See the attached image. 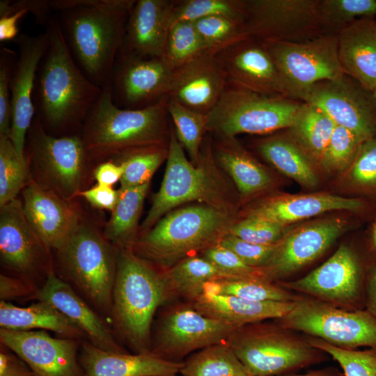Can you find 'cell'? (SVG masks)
Listing matches in <instances>:
<instances>
[{
	"label": "cell",
	"instance_id": "cell-16",
	"mask_svg": "<svg viewBox=\"0 0 376 376\" xmlns=\"http://www.w3.org/2000/svg\"><path fill=\"white\" fill-rule=\"evenodd\" d=\"M173 69L164 58H141L118 54L109 84L113 104L139 109L167 97Z\"/></svg>",
	"mask_w": 376,
	"mask_h": 376
},
{
	"label": "cell",
	"instance_id": "cell-26",
	"mask_svg": "<svg viewBox=\"0 0 376 376\" xmlns=\"http://www.w3.org/2000/svg\"><path fill=\"white\" fill-rule=\"evenodd\" d=\"M172 1L139 0L132 7L118 54L164 58Z\"/></svg>",
	"mask_w": 376,
	"mask_h": 376
},
{
	"label": "cell",
	"instance_id": "cell-14",
	"mask_svg": "<svg viewBox=\"0 0 376 376\" xmlns=\"http://www.w3.org/2000/svg\"><path fill=\"white\" fill-rule=\"evenodd\" d=\"M237 328L203 315L191 303L169 307L160 313L152 329L150 353L181 362L196 350L226 341Z\"/></svg>",
	"mask_w": 376,
	"mask_h": 376
},
{
	"label": "cell",
	"instance_id": "cell-18",
	"mask_svg": "<svg viewBox=\"0 0 376 376\" xmlns=\"http://www.w3.org/2000/svg\"><path fill=\"white\" fill-rule=\"evenodd\" d=\"M348 227L344 219L325 218L290 230L260 268L264 279L273 282L294 274L323 254Z\"/></svg>",
	"mask_w": 376,
	"mask_h": 376
},
{
	"label": "cell",
	"instance_id": "cell-63",
	"mask_svg": "<svg viewBox=\"0 0 376 376\" xmlns=\"http://www.w3.org/2000/svg\"><path fill=\"white\" fill-rule=\"evenodd\" d=\"M246 376H253V375H246Z\"/></svg>",
	"mask_w": 376,
	"mask_h": 376
},
{
	"label": "cell",
	"instance_id": "cell-2",
	"mask_svg": "<svg viewBox=\"0 0 376 376\" xmlns=\"http://www.w3.org/2000/svg\"><path fill=\"white\" fill-rule=\"evenodd\" d=\"M134 0H52L75 63L93 84H108Z\"/></svg>",
	"mask_w": 376,
	"mask_h": 376
},
{
	"label": "cell",
	"instance_id": "cell-15",
	"mask_svg": "<svg viewBox=\"0 0 376 376\" xmlns=\"http://www.w3.org/2000/svg\"><path fill=\"white\" fill-rule=\"evenodd\" d=\"M319 0H244V28L257 40L301 42L322 35Z\"/></svg>",
	"mask_w": 376,
	"mask_h": 376
},
{
	"label": "cell",
	"instance_id": "cell-28",
	"mask_svg": "<svg viewBox=\"0 0 376 376\" xmlns=\"http://www.w3.org/2000/svg\"><path fill=\"white\" fill-rule=\"evenodd\" d=\"M79 362L84 376H180L183 362L149 354L118 353L81 342Z\"/></svg>",
	"mask_w": 376,
	"mask_h": 376
},
{
	"label": "cell",
	"instance_id": "cell-36",
	"mask_svg": "<svg viewBox=\"0 0 376 376\" xmlns=\"http://www.w3.org/2000/svg\"><path fill=\"white\" fill-rule=\"evenodd\" d=\"M335 127V123L321 109L301 102L288 128L289 136L313 162L320 165Z\"/></svg>",
	"mask_w": 376,
	"mask_h": 376
},
{
	"label": "cell",
	"instance_id": "cell-34",
	"mask_svg": "<svg viewBox=\"0 0 376 376\" xmlns=\"http://www.w3.org/2000/svg\"><path fill=\"white\" fill-rule=\"evenodd\" d=\"M257 149L267 162L301 185L311 189L318 185L313 162L290 136L275 135L263 139Z\"/></svg>",
	"mask_w": 376,
	"mask_h": 376
},
{
	"label": "cell",
	"instance_id": "cell-4",
	"mask_svg": "<svg viewBox=\"0 0 376 376\" xmlns=\"http://www.w3.org/2000/svg\"><path fill=\"white\" fill-rule=\"evenodd\" d=\"M167 97L139 109H121L111 99L107 84L91 109L79 133L93 162L109 160L131 150L168 146Z\"/></svg>",
	"mask_w": 376,
	"mask_h": 376
},
{
	"label": "cell",
	"instance_id": "cell-59",
	"mask_svg": "<svg viewBox=\"0 0 376 376\" xmlns=\"http://www.w3.org/2000/svg\"><path fill=\"white\" fill-rule=\"evenodd\" d=\"M366 292L367 311L376 318V267L370 272Z\"/></svg>",
	"mask_w": 376,
	"mask_h": 376
},
{
	"label": "cell",
	"instance_id": "cell-62",
	"mask_svg": "<svg viewBox=\"0 0 376 376\" xmlns=\"http://www.w3.org/2000/svg\"><path fill=\"white\" fill-rule=\"evenodd\" d=\"M371 95H372L373 101H374V102H375V104L376 105V86L373 88V90L371 91Z\"/></svg>",
	"mask_w": 376,
	"mask_h": 376
},
{
	"label": "cell",
	"instance_id": "cell-12",
	"mask_svg": "<svg viewBox=\"0 0 376 376\" xmlns=\"http://www.w3.org/2000/svg\"><path fill=\"white\" fill-rule=\"evenodd\" d=\"M262 42L278 71L283 97L299 100L314 84L345 76L339 61L337 35L322 34L301 42Z\"/></svg>",
	"mask_w": 376,
	"mask_h": 376
},
{
	"label": "cell",
	"instance_id": "cell-35",
	"mask_svg": "<svg viewBox=\"0 0 376 376\" xmlns=\"http://www.w3.org/2000/svg\"><path fill=\"white\" fill-rule=\"evenodd\" d=\"M150 183L119 188L118 201L103 230L104 237L118 249H132L139 235V219Z\"/></svg>",
	"mask_w": 376,
	"mask_h": 376
},
{
	"label": "cell",
	"instance_id": "cell-10",
	"mask_svg": "<svg viewBox=\"0 0 376 376\" xmlns=\"http://www.w3.org/2000/svg\"><path fill=\"white\" fill-rule=\"evenodd\" d=\"M260 322L237 328L226 340L249 374L279 376L322 360L308 340Z\"/></svg>",
	"mask_w": 376,
	"mask_h": 376
},
{
	"label": "cell",
	"instance_id": "cell-49",
	"mask_svg": "<svg viewBox=\"0 0 376 376\" xmlns=\"http://www.w3.org/2000/svg\"><path fill=\"white\" fill-rule=\"evenodd\" d=\"M348 170V180L354 187L365 191L376 189V136L363 143Z\"/></svg>",
	"mask_w": 376,
	"mask_h": 376
},
{
	"label": "cell",
	"instance_id": "cell-44",
	"mask_svg": "<svg viewBox=\"0 0 376 376\" xmlns=\"http://www.w3.org/2000/svg\"><path fill=\"white\" fill-rule=\"evenodd\" d=\"M221 15L244 22V0L172 1L171 24Z\"/></svg>",
	"mask_w": 376,
	"mask_h": 376
},
{
	"label": "cell",
	"instance_id": "cell-45",
	"mask_svg": "<svg viewBox=\"0 0 376 376\" xmlns=\"http://www.w3.org/2000/svg\"><path fill=\"white\" fill-rule=\"evenodd\" d=\"M193 22L207 49L215 53L248 38L244 22L230 17L214 15Z\"/></svg>",
	"mask_w": 376,
	"mask_h": 376
},
{
	"label": "cell",
	"instance_id": "cell-46",
	"mask_svg": "<svg viewBox=\"0 0 376 376\" xmlns=\"http://www.w3.org/2000/svg\"><path fill=\"white\" fill-rule=\"evenodd\" d=\"M363 142L350 130L336 125L324 152L320 166L331 172L348 170Z\"/></svg>",
	"mask_w": 376,
	"mask_h": 376
},
{
	"label": "cell",
	"instance_id": "cell-54",
	"mask_svg": "<svg viewBox=\"0 0 376 376\" xmlns=\"http://www.w3.org/2000/svg\"><path fill=\"white\" fill-rule=\"evenodd\" d=\"M38 290L22 279L4 273L0 274L1 301L35 299Z\"/></svg>",
	"mask_w": 376,
	"mask_h": 376
},
{
	"label": "cell",
	"instance_id": "cell-31",
	"mask_svg": "<svg viewBox=\"0 0 376 376\" xmlns=\"http://www.w3.org/2000/svg\"><path fill=\"white\" fill-rule=\"evenodd\" d=\"M214 159L233 180L242 198H249L269 189L272 178L259 162L237 141L236 138H219L212 142Z\"/></svg>",
	"mask_w": 376,
	"mask_h": 376
},
{
	"label": "cell",
	"instance_id": "cell-21",
	"mask_svg": "<svg viewBox=\"0 0 376 376\" xmlns=\"http://www.w3.org/2000/svg\"><path fill=\"white\" fill-rule=\"evenodd\" d=\"M284 285V288L306 294L316 299L350 308L360 297V263L353 250L342 244L320 266L305 276Z\"/></svg>",
	"mask_w": 376,
	"mask_h": 376
},
{
	"label": "cell",
	"instance_id": "cell-47",
	"mask_svg": "<svg viewBox=\"0 0 376 376\" xmlns=\"http://www.w3.org/2000/svg\"><path fill=\"white\" fill-rule=\"evenodd\" d=\"M308 341L312 346L336 360L340 366L344 376H376V349H345L318 338Z\"/></svg>",
	"mask_w": 376,
	"mask_h": 376
},
{
	"label": "cell",
	"instance_id": "cell-43",
	"mask_svg": "<svg viewBox=\"0 0 376 376\" xmlns=\"http://www.w3.org/2000/svg\"><path fill=\"white\" fill-rule=\"evenodd\" d=\"M208 50L193 22L176 21L171 24L164 58L171 68L175 69Z\"/></svg>",
	"mask_w": 376,
	"mask_h": 376
},
{
	"label": "cell",
	"instance_id": "cell-5",
	"mask_svg": "<svg viewBox=\"0 0 376 376\" xmlns=\"http://www.w3.org/2000/svg\"><path fill=\"white\" fill-rule=\"evenodd\" d=\"M167 301L162 271L132 249H118L109 322L134 354H149L155 313Z\"/></svg>",
	"mask_w": 376,
	"mask_h": 376
},
{
	"label": "cell",
	"instance_id": "cell-48",
	"mask_svg": "<svg viewBox=\"0 0 376 376\" xmlns=\"http://www.w3.org/2000/svg\"><path fill=\"white\" fill-rule=\"evenodd\" d=\"M290 230L288 226L244 217L233 224L228 233L251 243L272 245L280 242Z\"/></svg>",
	"mask_w": 376,
	"mask_h": 376
},
{
	"label": "cell",
	"instance_id": "cell-37",
	"mask_svg": "<svg viewBox=\"0 0 376 376\" xmlns=\"http://www.w3.org/2000/svg\"><path fill=\"white\" fill-rule=\"evenodd\" d=\"M182 376L250 375L226 341L198 350L183 362Z\"/></svg>",
	"mask_w": 376,
	"mask_h": 376
},
{
	"label": "cell",
	"instance_id": "cell-32",
	"mask_svg": "<svg viewBox=\"0 0 376 376\" xmlns=\"http://www.w3.org/2000/svg\"><path fill=\"white\" fill-rule=\"evenodd\" d=\"M1 329L48 330L63 338L87 340L84 333L50 304L38 301L26 307L0 301Z\"/></svg>",
	"mask_w": 376,
	"mask_h": 376
},
{
	"label": "cell",
	"instance_id": "cell-9",
	"mask_svg": "<svg viewBox=\"0 0 376 376\" xmlns=\"http://www.w3.org/2000/svg\"><path fill=\"white\" fill-rule=\"evenodd\" d=\"M301 102L266 95L230 84L207 114V131L219 138L266 134L289 128Z\"/></svg>",
	"mask_w": 376,
	"mask_h": 376
},
{
	"label": "cell",
	"instance_id": "cell-3",
	"mask_svg": "<svg viewBox=\"0 0 376 376\" xmlns=\"http://www.w3.org/2000/svg\"><path fill=\"white\" fill-rule=\"evenodd\" d=\"M170 130L163 180L139 227V235L168 212L185 203L205 204L237 215L232 189L214 159L211 138L203 140L198 163L194 165L187 159L173 125Z\"/></svg>",
	"mask_w": 376,
	"mask_h": 376
},
{
	"label": "cell",
	"instance_id": "cell-1",
	"mask_svg": "<svg viewBox=\"0 0 376 376\" xmlns=\"http://www.w3.org/2000/svg\"><path fill=\"white\" fill-rule=\"evenodd\" d=\"M45 28L49 42L34 81L35 116L51 135H77L102 88L91 81L75 63L54 14Z\"/></svg>",
	"mask_w": 376,
	"mask_h": 376
},
{
	"label": "cell",
	"instance_id": "cell-6",
	"mask_svg": "<svg viewBox=\"0 0 376 376\" xmlns=\"http://www.w3.org/2000/svg\"><path fill=\"white\" fill-rule=\"evenodd\" d=\"M237 220L212 206L194 203L162 217L139 236L132 249L161 271L219 243Z\"/></svg>",
	"mask_w": 376,
	"mask_h": 376
},
{
	"label": "cell",
	"instance_id": "cell-50",
	"mask_svg": "<svg viewBox=\"0 0 376 376\" xmlns=\"http://www.w3.org/2000/svg\"><path fill=\"white\" fill-rule=\"evenodd\" d=\"M200 256L212 263L232 279H264L260 268L246 265L235 253L221 246L219 243L205 249L201 253Z\"/></svg>",
	"mask_w": 376,
	"mask_h": 376
},
{
	"label": "cell",
	"instance_id": "cell-42",
	"mask_svg": "<svg viewBox=\"0 0 376 376\" xmlns=\"http://www.w3.org/2000/svg\"><path fill=\"white\" fill-rule=\"evenodd\" d=\"M30 176L26 157L22 159L10 139L0 136V207L17 198Z\"/></svg>",
	"mask_w": 376,
	"mask_h": 376
},
{
	"label": "cell",
	"instance_id": "cell-17",
	"mask_svg": "<svg viewBox=\"0 0 376 376\" xmlns=\"http://www.w3.org/2000/svg\"><path fill=\"white\" fill-rule=\"evenodd\" d=\"M345 75L312 86L299 98L324 111L336 125L343 127L363 141L376 136V105L372 95Z\"/></svg>",
	"mask_w": 376,
	"mask_h": 376
},
{
	"label": "cell",
	"instance_id": "cell-58",
	"mask_svg": "<svg viewBox=\"0 0 376 376\" xmlns=\"http://www.w3.org/2000/svg\"><path fill=\"white\" fill-rule=\"evenodd\" d=\"M29 12L21 10L11 15L0 18V41L15 40L19 35L17 22Z\"/></svg>",
	"mask_w": 376,
	"mask_h": 376
},
{
	"label": "cell",
	"instance_id": "cell-7",
	"mask_svg": "<svg viewBox=\"0 0 376 376\" xmlns=\"http://www.w3.org/2000/svg\"><path fill=\"white\" fill-rule=\"evenodd\" d=\"M57 275L97 313L110 320L118 248L94 226L82 221L56 250Z\"/></svg>",
	"mask_w": 376,
	"mask_h": 376
},
{
	"label": "cell",
	"instance_id": "cell-55",
	"mask_svg": "<svg viewBox=\"0 0 376 376\" xmlns=\"http://www.w3.org/2000/svg\"><path fill=\"white\" fill-rule=\"evenodd\" d=\"M119 194V189L97 184L90 189L81 191L78 197L85 198L95 208L111 212L118 201Z\"/></svg>",
	"mask_w": 376,
	"mask_h": 376
},
{
	"label": "cell",
	"instance_id": "cell-20",
	"mask_svg": "<svg viewBox=\"0 0 376 376\" xmlns=\"http://www.w3.org/2000/svg\"><path fill=\"white\" fill-rule=\"evenodd\" d=\"M17 48L10 83L12 119L10 139L22 159H25V143L28 130L35 117L32 93L39 62L47 49L49 34L37 36L20 33L14 40Z\"/></svg>",
	"mask_w": 376,
	"mask_h": 376
},
{
	"label": "cell",
	"instance_id": "cell-40",
	"mask_svg": "<svg viewBox=\"0 0 376 376\" xmlns=\"http://www.w3.org/2000/svg\"><path fill=\"white\" fill-rule=\"evenodd\" d=\"M166 109L179 143L188 154L189 160L196 165L199 159L204 135L207 132V115L169 99Z\"/></svg>",
	"mask_w": 376,
	"mask_h": 376
},
{
	"label": "cell",
	"instance_id": "cell-57",
	"mask_svg": "<svg viewBox=\"0 0 376 376\" xmlns=\"http://www.w3.org/2000/svg\"><path fill=\"white\" fill-rule=\"evenodd\" d=\"M123 173V166L111 159L98 163L93 171L97 184L112 187L120 181Z\"/></svg>",
	"mask_w": 376,
	"mask_h": 376
},
{
	"label": "cell",
	"instance_id": "cell-24",
	"mask_svg": "<svg viewBox=\"0 0 376 376\" xmlns=\"http://www.w3.org/2000/svg\"><path fill=\"white\" fill-rule=\"evenodd\" d=\"M228 84L266 95H281L275 64L263 43L252 38L217 53Z\"/></svg>",
	"mask_w": 376,
	"mask_h": 376
},
{
	"label": "cell",
	"instance_id": "cell-61",
	"mask_svg": "<svg viewBox=\"0 0 376 376\" xmlns=\"http://www.w3.org/2000/svg\"><path fill=\"white\" fill-rule=\"evenodd\" d=\"M373 240L375 247L376 248V224L374 226L373 231Z\"/></svg>",
	"mask_w": 376,
	"mask_h": 376
},
{
	"label": "cell",
	"instance_id": "cell-39",
	"mask_svg": "<svg viewBox=\"0 0 376 376\" xmlns=\"http://www.w3.org/2000/svg\"><path fill=\"white\" fill-rule=\"evenodd\" d=\"M203 292L233 295L260 301H295L293 295L283 287L264 279L242 278L212 281L205 283Z\"/></svg>",
	"mask_w": 376,
	"mask_h": 376
},
{
	"label": "cell",
	"instance_id": "cell-11",
	"mask_svg": "<svg viewBox=\"0 0 376 376\" xmlns=\"http://www.w3.org/2000/svg\"><path fill=\"white\" fill-rule=\"evenodd\" d=\"M276 320L283 329L337 347L376 349V318L368 311L346 310L313 297H297L293 308Z\"/></svg>",
	"mask_w": 376,
	"mask_h": 376
},
{
	"label": "cell",
	"instance_id": "cell-60",
	"mask_svg": "<svg viewBox=\"0 0 376 376\" xmlns=\"http://www.w3.org/2000/svg\"><path fill=\"white\" fill-rule=\"evenodd\" d=\"M284 376H340L339 374L329 370H320L311 371L303 375H292Z\"/></svg>",
	"mask_w": 376,
	"mask_h": 376
},
{
	"label": "cell",
	"instance_id": "cell-23",
	"mask_svg": "<svg viewBox=\"0 0 376 376\" xmlns=\"http://www.w3.org/2000/svg\"><path fill=\"white\" fill-rule=\"evenodd\" d=\"M216 54L208 50L173 69L168 99L207 115L228 84Z\"/></svg>",
	"mask_w": 376,
	"mask_h": 376
},
{
	"label": "cell",
	"instance_id": "cell-53",
	"mask_svg": "<svg viewBox=\"0 0 376 376\" xmlns=\"http://www.w3.org/2000/svg\"><path fill=\"white\" fill-rule=\"evenodd\" d=\"M21 10L31 12L36 23L45 26L53 15L52 0H1L0 18L11 15Z\"/></svg>",
	"mask_w": 376,
	"mask_h": 376
},
{
	"label": "cell",
	"instance_id": "cell-27",
	"mask_svg": "<svg viewBox=\"0 0 376 376\" xmlns=\"http://www.w3.org/2000/svg\"><path fill=\"white\" fill-rule=\"evenodd\" d=\"M361 200L330 194H281L266 197L248 208L244 215L282 226L335 210L357 211Z\"/></svg>",
	"mask_w": 376,
	"mask_h": 376
},
{
	"label": "cell",
	"instance_id": "cell-29",
	"mask_svg": "<svg viewBox=\"0 0 376 376\" xmlns=\"http://www.w3.org/2000/svg\"><path fill=\"white\" fill-rule=\"evenodd\" d=\"M337 37L338 58L344 74L371 92L376 86V19H357Z\"/></svg>",
	"mask_w": 376,
	"mask_h": 376
},
{
	"label": "cell",
	"instance_id": "cell-30",
	"mask_svg": "<svg viewBox=\"0 0 376 376\" xmlns=\"http://www.w3.org/2000/svg\"><path fill=\"white\" fill-rule=\"evenodd\" d=\"M191 304L207 317L239 327L268 319L281 318L293 308L295 301H260L203 292Z\"/></svg>",
	"mask_w": 376,
	"mask_h": 376
},
{
	"label": "cell",
	"instance_id": "cell-19",
	"mask_svg": "<svg viewBox=\"0 0 376 376\" xmlns=\"http://www.w3.org/2000/svg\"><path fill=\"white\" fill-rule=\"evenodd\" d=\"M81 340L54 338L44 330L0 328V343L30 368L35 376H84L79 362Z\"/></svg>",
	"mask_w": 376,
	"mask_h": 376
},
{
	"label": "cell",
	"instance_id": "cell-41",
	"mask_svg": "<svg viewBox=\"0 0 376 376\" xmlns=\"http://www.w3.org/2000/svg\"><path fill=\"white\" fill-rule=\"evenodd\" d=\"M318 15L323 34L337 35L354 21L375 18V0H319Z\"/></svg>",
	"mask_w": 376,
	"mask_h": 376
},
{
	"label": "cell",
	"instance_id": "cell-33",
	"mask_svg": "<svg viewBox=\"0 0 376 376\" xmlns=\"http://www.w3.org/2000/svg\"><path fill=\"white\" fill-rule=\"evenodd\" d=\"M162 275L167 301L180 297L191 303L202 295L207 282L232 279L200 255L180 260L171 268L162 271Z\"/></svg>",
	"mask_w": 376,
	"mask_h": 376
},
{
	"label": "cell",
	"instance_id": "cell-56",
	"mask_svg": "<svg viewBox=\"0 0 376 376\" xmlns=\"http://www.w3.org/2000/svg\"><path fill=\"white\" fill-rule=\"evenodd\" d=\"M0 376H35V375L22 359L1 344Z\"/></svg>",
	"mask_w": 376,
	"mask_h": 376
},
{
	"label": "cell",
	"instance_id": "cell-52",
	"mask_svg": "<svg viewBox=\"0 0 376 376\" xmlns=\"http://www.w3.org/2000/svg\"><path fill=\"white\" fill-rule=\"evenodd\" d=\"M219 244L235 253L246 265L260 269L271 258L277 245L254 244L230 233L226 234Z\"/></svg>",
	"mask_w": 376,
	"mask_h": 376
},
{
	"label": "cell",
	"instance_id": "cell-51",
	"mask_svg": "<svg viewBox=\"0 0 376 376\" xmlns=\"http://www.w3.org/2000/svg\"><path fill=\"white\" fill-rule=\"evenodd\" d=\"M17 52L6 47L0 49V136L10 138L12 110L10 83Z\"/></svg>",
	"mask_w": 376,
	"mask_h": 376
},
{
	"label": "cell",
	"instance_id": "cell-8",
	"mask_svg": "<svg viewBox=\"0 0 376 376\" xmlns=\"http://www.w3.org/2000/svg\"><path fill=\"white\" fill-rule=\"evenodd\" d=\"M26 143L24 153L33 170L32 178L68 201L78 197L93 162L79 134L51 135L35 116Z\"/></svg>",
	"mask_w": 376,
	"mask_h": 376
},
{
	"label": "cell",
	"instance_id": "cell-22",
	"mask_svg": "<svg viewBox=\"0 0 376 376\" xmlns=\"http://www.w3.org/2000/svg\"><path fill=\"white\" fill-rule=\"evenodd\" d=\"M21 192L29 224L52 250L60 249L83 221L77 205L40 185L31 176Z\"/></svg>",
	"mask_w": 376,
	"mask_h": 376
},
{
	"label": "cell",
	"instance_id": "cell-25",
	"mask_svg": "<svg viewBox=\"0 0 376 376\" xmlns=\"http://www.w3.org/2000/svg\"><path fill=\"white\" fill-rule=\"evenodd\" d=\"M35 299L47 302L55 307L79 327L87 340L95 346L113 352H128L117 340L104 318L56 272L48 276Z\"/></svg>",
	"mask_w": 376,
	"mask_h": 376
},
{
	"label": "cell",
	"instance_id": "cell-13",
	"mask_svg": "<svg viewBox=\"0 0 376 376\" xmlns=\"http://www.w3.org/2000/svg\"><path fill=\"white\" fill-rule=\"evenodd\" d=\"M0 261L37 289L55 272L52 249L28 221L17 198L0 207Z\"/></svg>",
	"mask_w": 376,
	"mask_h": 376
},
{
	"label": "cell",
	"instance_id": "cell-38",
	"mask_svg": "<svg viewBox=\"0 0 376 376\" xmlns=\"http://www.w3.org/2000/svg\"><path fill=\"white\" fill-rule=\"evenodd\" d=\"M168 155L169 145L155 146L131 150L111 159L123 169L120 188L149 184L157 169L166 161Z\"/></svg>",
	"mask_w": 376,
	"mask_h": 376
}]
</instances>
